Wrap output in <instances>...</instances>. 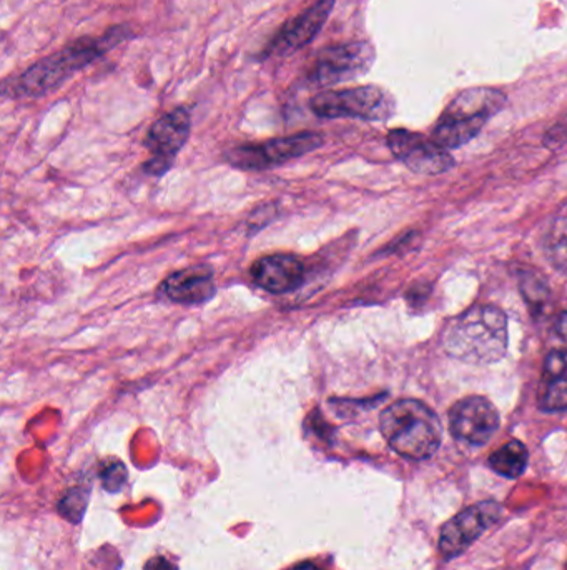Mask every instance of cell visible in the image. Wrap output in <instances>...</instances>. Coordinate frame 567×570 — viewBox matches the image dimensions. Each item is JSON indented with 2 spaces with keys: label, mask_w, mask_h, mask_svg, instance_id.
Returning <instances> with one entry per match:
<instances>
[{
  "label": "cell",
  "mask_w": 567,
  "mask_h": 570,
  "mask_svg": "<svg viewBox=\"0 0 567 570\" xmlns=\"http://www.w3.org/2000/svg\"><path fill=\"white\" fill-rule=\"evenodd\" d=\"M132 36L125 27H112L100 37L74 40L52 56L44 57L19 78L4 82V95L12 99H37L62 87L77 72L106 56L113 47Z\"/></svg>",
  "instance_id": "1"
},
{
  "label": "cell",
  "mask_w": 567,
  "mask_h": 570,
  "mask_svg": "<svg viewBox=\"0 0 567 570\" xmlns=\"http://www.w3.org/2000/svg\"><path fill=\"white\" fill-rule=\"evenodd\" d=\"M508 317L496 306L471 307L443 332L446 354L474 366L499 363L508 353Z\"/></svg>",
  "instance_id": "2"
},
{
  "label": "cell",
  "mask_w": 567,
  "mask_h": 570,
  "mask_svg": "<svg viewBox=\"0 0 567 570\" xmlns=\"http://www.w3.org/2000/svg\"><path fill=\"white\" fill-rule=\"evenodd\" d=\"M379 430L396 454L411 461L433 458L442 446V420L417 399H403L386 407L379 416Z\"/></svg>",
  "instance_id": "3"
},
{
  "label": "cell",
  "mask_w": 567,
  "mask_h": 570,
  "mask_svg": "<svg viewBox=\"0 0 567 570\" xmlns=\"http://www.w3.org/2000/svg\"><path fill=\"white\" fill-rule=\"evenodd\" d=\"M508 99L502 91L491 87H474L462 91L439 116L433 141L443 149L462 147L473 141L491 117L505 109Z\"/></svg>",
  "instance_id": "4"
},
{
  "label": "cell",
  "mask_w": 567,
  "mask_h": 570,
  "mask_svg": "<svg viewBox=\"0 0 567 570\" xmlns=\"http://www.w3.org/2000/svg\"><path fill=\"white\" fill-rule=\"evenodd\" d=\"M310 109L322 119L388 120L395 114V97L378 85L325 91L313 95Z\"/></svg>",
  "instance_id": "5"
},
{
  "label": "cell",
  "mask_w": 567,
  "mask_h": 570,
  "mask_svg": "<svg viewBox=\"0 0 567 570\" xmlns=\"http://www.w3.org/2000/svg\"><path fill=\"white\" fill-rule=\"evenodd\" d=\"M375 60V47L364 40L325 47L312 63L306 84L322 88L354 81L369 74Z\"/></svg>",
  "instance_id": "6"
},
{
  "label": "cell",
  "mask_w": 567,
  "mask_h": 570,
  "mask_svg": "<svg viewBox=\"0 0 567 570\" xmlns=\"http://www.w3.org/2000/svg\"><path fill=\"white\" fill-rule=\"evenodd\" d=\"M323 142V135L318 132H300L288 138L272 139L263 144L237 145L225 154V158L237 169L263 170L310 154L322 147Z\"/></svg>",
  "instance_id": "7"
},
{
  "label": "cell",
  "mask_w": 567,
  "mask_h": 570,
  "mask_svg": "<svg viewBox=\"0 0 567 570\" xmlns=\"http://www.w3.org/2000/svg\"><path fill=\"white\" fill-rule=\"evenodd\" d=\"M192 117L185 107L172 110L161 116L150 127L145 147L152 152L150 161L145 163V173L152 176H164L173 166L177 154L182 151L190 138Z\"/></svg>",
  "instance_id": "8"
},
{
  "label": "cell",
  "mask_w": 567,
  "mask_h": 570,
  "mask_svg": "<svg viewBox=\"0 0 567 570\" xmlns=\"http://www.w3.org/2000/svg\"><path fill=\"white\" fill-rule=\"evenodd\" d=\"M388 147L408 169L421 176H438L455 166V158L446 149L417 132L405 129L389 132Z\"/></svg>",
  "instance_id": "9"
},
{
  "label": "cell",
  "mask_w": 567,
  "mask_h": 570,
  "mask_svg": "<svg viewBox=\"0 0 567 570\" xmlns=\"http://www.w3.org/2000/svg\"><path fill=\"white\" fill-rule=\"evenodd\" d=\"M499 429V412L481 395L461 399L449 411V432L470 446H484Z\"/></svg>",
  "instance_id": "10"
},
{
  "label": "cell",
  "mask_w": 567,
  "mask_h": 570,
  "mask_svg": "<svg viewBox=\"0 0 567 570\" xmlns=\"http://www.w3.org/2000/svg\"><path fill=\"white\" fill-rule=\"evenodd\" d=\"M499 515H502V506L496 502L478 503L456 515L442 531L439 549L443 556L453 559L458 554L465 553L471 544L476 543L483 532L499 521Z\"/></svg>",
  "instance_id": "11"
},
{
  "label": "cell",
  "mask_w": 567,
  "mask_h": 570,
  "mask_svg": "<svg viewBox=\"0 0 567 570\" xmlns=\"http://www.w3.org/2000/svg\"><path fill=\"white\" fill-rule=\"evenodd\" d=\"M333 9H335V0H316L312 8L285 24L277 37L272 40L270 46L266 47L263 59L288 56V54L298 52L303 47L310 46L322 32Z\"/></svg>",
  "instance_id": "12"
},
{
  "label": "cell",
  "mask_w": 567,
  "mask_h": 570,
  "mask_svg": "<svg viewBox=\"0 0 567 570\" xmlns=\"http://www.w3.org/2000/svg\"><path fill=\"white\" fill-rule=\"evenodd\" d=\"M252 277L266 293L280 296L293 293L305 282V265L288 253H274L252 265Z\"/></svg>",
  "instance_id": "13"
},
{
  "label": "cell",
  "mask_w": 567,
  "mask_h": 570,
  "mask_svg": "<svg viewBox=\"0 0 567 570\" xmlns=\"http://www.w3.org/2000/svg\"><path fill=\"white\" fill-rule=\"evenodd\" d=\"M217 293L214 269L210 265H192L183 271L173 272L161 284V294L167 299L183 306L205 304Z\"/></svg>",
  "instance_id": "14"
},
{
  "label": "cell",
  "mask_w": 567,
  "mask_h": 570,
  "mask_svg": "<svg viewBox=\"0 0 567 570\" xmlns=\"http://www.w3.org/2000/svg\"><path fill=\"white\" fill-rule=\"evenodd\" d=\"M528 461L529 452L524 443L519 442V440H511L490 455V467L503 477L518 479L524 474Z\"/></svg>",
  "instance_id": "15"
},
{
  "label": "cell",
  "mask_w": 567,
  "mask_h": 570,
  "mask_svg": "<svg viewBox=\"0 0 567 570\" xmlns=\"http://www.w3.org/2000/svg\"><path fill=\"white\" fill-rule=\"evenodd\" d=\"M519 289H521L524 302L528 304L532 312H543L546 304L551 299V290L547 287L546 281L540 275L532 274V272H521L519 275Z\"/></svg>",
  "instance_id": "16"
},
{
  "label": "cell",
  "mask_w": 567,
  "mask_h": 570,
  "mask_svg": "<svg viewBox=\"0 0 567 570\" xmlns=\"http://www.w3.org/2000/svg\"><path fill=\"white\" fill-rule=\"evenodd\" d=\"M540 407L544 412H560L567 408V377L543 380L540 392Z\"/></svg>",
  "instance_id": "17"
},
{
  "label": "cell",
  "mask_w": 567,
  "mask_h": 570,
  "mask_svg": "<svg viewBox=\"0 0 567 570\" xmlns=\"http://www.w3.org/2000/svg\"><path fill=\"white\" fill-rule=\"evenodd\" d=\"M546 256L550 264L560 274H567V226L554 227L546 240Z\"/></svg>",
  "instance_id": "18"
},
{
  "label": "cell",
  "mask_w": 567,
  "mask_h": 570,
  "mask_svg": "<svg viewBox=\"0 0 567 570\" xmlns=\"http://www.w3.org/2000/svg\"><path fill=\"white\" fill-rule=\"evenodd\" d=\"M88 490L82 487L69 490L62 500L59 502V512L67 519V521L77 522L82 521L85 511H87Z\"/></svg>",
  "instance_id": "19"
},
{
  "label": "cell",
  "mask_w": 567,
  "mask_h": 570,
  "mask_svg": "<svg viewBox=\"0 0 567 570\" xmlns=\"http://www.w3.org/2000/svg\"><path fill=\"white\" fill-rule=\"evenodd\" d=\"M100 477H102L104 487H106L109 492L116 494L125 486L129 474H126L125 465H123L122 462H113V464L104 467Z\"/></svg>",
  "instance_id": "20"
},
{
  "label": "cell",
  "mask_w": 567,
  "mask_h": 570,
  "mask_svg": "<svg viewBox=\"0 0 567 570\" xmlns=\"http://www.w3.org/2000/svg\"><path fill=\"white\" fill-rule=\"evenodd\" d=\"M567 360L563 353L553 351L544 360L543 380L557 379L566 376Z\"/></svg>",
  "instance_id": "21"
},
{
  "label": "cell",
  "mask_w": 567,
  "mask_h": 570,
  "mask_svg": "<svg viewBox=\"0 0 567 570\" xmlns=\"http://www.w3.org/2000/svg\"><path fill=\"white\" fill-rule=\"evenodd\" d=\"M544 142H546L547 147L551 149L567 145V116L547 132Z\"/></svg>",
  "instance_id": "22"
},
{
  "label": "cell",
  "mask_w": 567,
  "mask_h": 570,
  "mask_svg": "<svg viewBox=\"0 0 567 570\" xmlns=\"http://www.w3.org/2000/svg\"><path fill=\"white\" fill-rule=\"evenodd\" d=\"M144 570H179L177 563H173L172 560L167 559V557H152L147 563H145Z\"/></svg>",
  "instance_id": "23"
},
{
  "label": "cell",
  "mask_w": 567,
  "mask_h": 570,
  "mask_svg": "<svg viewBox=\"0 0 567 570\" xmlns=\"http://www.w3.org/2000/svg\"><path fill=\"white\" fill-rule=\"evenodd\" d=\"M554 332H556L557 337H559L560 341L567 342V312H563L557 317Z\"/></svg>",
  "instance_id": "24"
},
{
  "label": "cell",
  "mask_w": 567,
  "mask_h": 570,
  "mask_svg": "<svg viewBox=\"0 0 567 570\" xmlns=\"http://www.w3.org/2000/svg\"><path fill=\"white\" fill-rule=\"evenodd\" d=\"M293 570H322L318 566H315V563L312 562H303L300 563V566L294 567Z\"/></svg>",
  "instance_id": "25"
}]
</instances>
